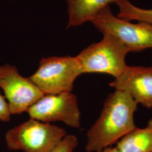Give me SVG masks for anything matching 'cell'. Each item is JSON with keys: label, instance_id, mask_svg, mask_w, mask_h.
<instances>
[{"label": "cell", "instance_id": "cell-12", "mask_svg": "<svg viewBox=\"0 0 152 152\" xmlns=\"http://www.w3.org/2000/svg\"><path fill=\"white\" fill-rule=\"evenodd\" d=\"M78 145V140L73 135H66L51 152H73Z\"/></svg>", "mask_w": 152, "mask_h": 152}, {"label": "cell", "instance_id": "cell-4", "mask_svg": "<svg viewBox=\"0 0 152 152\" xmlns=\"http://www.w3.org/2000/svg\"><path fill=\"white\" fill-rule=\"evenodd\" d=\"M82 74L76 56H50L41 59L38 69L29 78L44 95L59 94L72 92Z\"/></svg>", "mask_w": 152, "mask_h": 152}, {"label": "cell", "instance_id": "cell-5", "mask_svg": "<svg viewBox=\"0 0 152 152\" xmlns=\"http://www.w3.org/2000/svg\"><path fill=\"white\" fill-rule=\"evenodd\" d=\"M103 34L117 38L129 52H140L152 48V26L145 23H132L114 16L109 6L99 11L91 20Z\"/></svg>", "mask_w": 152, "mask_h": 152}, {"label": "cell", "instance_id": "cell-3", "mask_svg": "<svg viewBox=\"0 0 152 152\" xmlns=\"http://www.w3.org/2000/svg\"><path fill=\"white\" fill-rule=\"evenodd\" d=\"M129 51L117 38L103 34V39L83 50L77 58L83 73H105L117 78L127 65L126 57Z\"/></svg>", "mask_w": 152, "mask_h": 152}, {"label": "cell", "instance_id": "cell-1", "mask_svg": "<svg viewBox=\"0 0 152 152\" xmlns=\"http://www.w3.org/2000/svg\"><path fill=\"white\" fill-rule=\"evenodd\" d=\"M137 104L127 92L115 90L104 103L98 120L87 132V152H98L117 144L136 127Z\"/></svg>", "mask_w": 152, "mask_h": 152}, {"label": "cell", "instance_id": "cell-2", "mask_svg": "<svg viewBox=\"0 0 152 152\" xmlns=\"http://www.w3.org/2000/svg\"><path fill=\"white\" fill-rule=\"evenodd\" d=\"M66 135L61 127L30 118L7 131L5 139L10 151L51 152Z\"/></svg>", "mask_w": 152, "mask_h": 152}, {"label": "cell", "instance_id": "cell-14", "mask_svg": "<svg viewBox=\"0 0 152 152\" xmlns=\"http://www.w3.org/2000/svg\"><path fill=\"white\" fill-rule=\"evenodd\" d=\"M98 152H121L120 149L116 147H108Z\"/></svg>", "mask_w": 152, "mask_h": 152}, {"label": "cell", "instance_id": "cell-13", "mask_svg": "<svg viewBox=\"0 0 152 152\" xmlns=\"http://www.w3.org/2000/svg\"><path fill=\"white\" fill-rule=\"evenodd\" d=\"M11 115L8 103L0 92V121L9 122Z\"/></svg>", "mask_w": 152, "mask_h": 152}, {"label": "cell", "instance_id": "cell-11", "mask_svg": "<svg viewBox=\"0 0 152 152\" xmlns=\"http://www.w3.org/2000/svg\"><path fill=\"white\" fill-rule=\"evenodd\" d=\"M117 17L127 21L135 20L152 26V9H144L132 4L129 0H120Z\"/></svg>", "mask_w": 152, "mask_h": 152}, {"label": "cell", "instance_id": "cell-6", "mask_svg": "<svg viewBox=\"0 0 152 152\" xmlns=\"http://www.w3.org/2000/svg\"><path fill=\"white\" fill-rule=\"evenodd\" d=\"M0 87L11 114L27 112L44 95L29 77L22 76L16 66L10 64L0 66Z\"/></svg>", "mask_w": 152, "mask_h": 152}, {"label": "cell", "instance_id": "cell-8", "mask_svg": "<svg viewBox=\"0 0 152 152\" xmlns=\"http://www.w3.org/2000/svg\"><path fill=\"white\" fill-rule=\"evenodd\" d=\"M109 86L115 90L127 92L137 103L152 108V66L127 65Z\"/></svg>", "mask_w": 152, "mask_h": 152}, {"label": "cell", "instance_id": "cell-7", "mask_svg": "<svg viewBox=\"0 0 152 152\" xmlns=\"http://www.w3.org/2000/svg\"><path fill=\"white\" fill-rule=\"evenodd\" d=\"M27 112L30 118L45 123L61 121L73 128L80 127L81 112L72 92L44 95Z\"/></svg>", "mask_w": 152, "mask_h": 152}, {"label": "cell", "instance_id": "cell-10", "mask_svg": "<svg viewBox=\"0 0 152 152\" xmlns=\"http://www.w3.org/2000/svg\"><path fill=\"white\" fill-rule=\"evenodd\" d=\"M121 152H152V119L147 126L136 127L117 142Z\"/></svg>", "mask_w": 152, "mask_h": 152}, {"label": "cell", "instance_id": "cell-9", "mask_svg": "<svg viewBox=\"0 0 152 152\" xmlns=\"http://www.w3.org/2000/svg\"><path fill=\"white\" fill-rule=\"evenodd\" d=\"M120 0H66L68 5V27H77L91 22L98 12L112 3Z\"/></svg>", "mask_w": 152, "mask_h": 152}]
</instances>
